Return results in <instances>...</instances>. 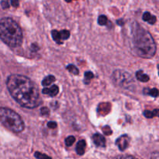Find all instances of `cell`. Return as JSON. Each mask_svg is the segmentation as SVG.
I'll list each match as a JSON object with an SVG mask.
<instances>
[{"label":"cell","instance_id":"cell-1","mask_svg":"<svg viewBox=\"0 0 159 159\" xmlns=\"http://www.w3.org/2000/svg\"><path fill=\"white\" fill-rule=\"evenodd\" d=\"M6 86L12 98L22 107L35 108L41 103L38 88L27 76L11 74L8 76Z\"/></svg>","mask_w":159,"mask_h":159},{"label":"cell","instance_id":"cell-2","mask_svg":"<svg viewBox=\"0 0 159 159\" xmlns=\"http://www.w3.org/2000/svg\"><path fill=\"white\" fill-rule=\"evenodd\" d=\"M130 48L136 55L144 59H151L156 53V44L152 34L138 22L132 23Z\"/></svg>","mask_w":159,"mask_h":159},{"label":"cell","instance_id":"cell-3","mask_svg":"<svg viewBox=\"0 0 159 159\" xmlns=\"http://www.w3.org/2000/svg\"><path fill=\"white\" fill-rule=\"evenodd\" d=\"M23 31L18 23L10 17L0 20V39L11 48L20 46L23 41Z\"/></svg>","mask_w":159,"mask_h":159},{"label":"cell","instance_id":"cell-4","mask_svg":"<svg viewBox=\"0 0 159 159\" xmlns=\"http://www.w3.org/2000/svg\"><path fill=\"white\" fill-rule=\"evenodd\" d=\"M0 122L5 127L16 133L21 132L25 128L20 115L8 108H0Z\"/></svg>","mask_w":159,"mask_h":159},{"label":"cell","instance_id":"cell-5","mask_svg":"<svg viewBox=\"0 0 159 159\" xmlns=\"http://www.w3.org/2000/svg\"><path fill=\"white\" fill-rule=\"evenodd\" d=\"M113 81L116 86L126 90H132L135 87V82L131 75L122 70H116L113 72Z\"/></svg>","mask_w":159,"mask_h":159},{"label":"cell","instance_id":"cell-6","mask_svg":"<svg viewBox=\"0 0 159 159\" xmlns=\"http://www.w3.org/2000/svg\"><path fill=\"white\" fill-rule=\"evenodd\" d=\"M130 137L127 135L120 136V137H118V138L116 139V144L121 151H124L128 147L129 143H130Z\"/></svg>","mask_w":159,"mask_h":159},{"label":"cell","instance_id":"cell-7","mask_svg":"<svg viewBox=\"0 0 159 159\" xmlns=\"http://www.w3.org/2000/svg\"><path fill=\"white\" fill-rule=\"evenodd\" d=\"M93 140L95 145L99 147H106V138L104 136L100 133H95L93 136Z\"/></svg>","mask_w":159,"mask_h":159},{"label":"cell","instance_id":"cell-8","mask_svg":"<svg viewBox=\"0 0 159 159\" xmlns=\"http://www.w3.org/2000/svg\"><path fill=\"white\" fill-rule=\"evenodd\" d=\"M59 88L57 85H53L51 87H46L42 90L43 94H48L51 97H54L58 94Z\"/></svg>","mask_w":159,"mask_h":159},{"label":"cell","instance_id":"cell-9","mask_svg":"<svg viewBox=\"0 0 159 159\" xmlns=\"http://www.w3.org/2000/svg\"><path fill=\"white\" fill-rule=\"evenodd\" d=\"M143 20L145 22H148L150 24H155L157 21V18L155 16H152L150 12H145L143 14Z\"/></svg>","mask_w":159,"mask_h":159},{"label":"cell","instance_id":"cell-10","mask_svg":"<svg viewBox=\"0 0 159 159\" xmlns=\"http://www.w3.org/2000/svg\"><path fill=\"white\" fill-rule=\"evenodd\" d=\"M85 146H86V143L84 140H81L78 142L76 145V152L79 155H83L85 153Z\"/></svg>","mask_w":159,"mask_h":159},{"label":"cell","instance_id":"cell-11","mask_svg":"<svg viewBox=\"0 0 159 159\" xmlns=\"http://www.w3.org/2000/svg\"><path fill=\"white\" fill-rule=\"evenodd\" d=\"M136 78L138 80L143 83L148 82V81H149V80H150V77H149L147 74H145L142 70H139V71L137 72Z\"/></svg>","mask_w":159,"mask_h":159},{"label":"cell","instance_id":"cell-12","mask_svg":"<svg viewBox=\"0 0 159 159\" xmlns=\"http://www.w3.org/2000/svg\"><path fill=\"white\" fill-rule=\"evenodd\" d=\"M54 80H55V77H54V76H52V75H49V76H46V77L42 80L41 84L43 87H48V86L51 85Z\"/></svg>","mask_w":159,"mask_h":159},{"label":"cell","instance_id":"cell-13","mask_svg":"<svg viewBox=\"0 0 159 159\" xmlns=\"http://www.w3.org/2000/svg\"><path fill=\"white\" fill-rule=\"evenodd\" d=\"M144 94L150 95V96L153 97V98H157L158 96V90L157 88H152V89H144Z\"/></svg>","mask_w":159,"mask_h":159},{"label":"cell","instance_id":"cell-14","mask_svg":"<svg viewBox=\"0 0 159 159\" xmlns=\"http://www.w3.org/2000/svg\"><path fill=\"white\" fill-rule=\"evenodd\" d=\"M158 109H155L154 111H149V110H145L144 112V115L146 118H153V117L158 116Z\"/></svg>","mask_w":159,"mask_h":159},{"label":"cell","instance_id":"cell-15","mask_svg":"<svg viewBox=\"0 0 159 159\" xmlns=\"http://www.w3.org/2000/svg\"><path fill=\"white\" fill-rule=\"evenodd\" d=\"M51 34H52V37L54 39V41L57 44H61V40L60 37V34L57 31L54 30V31H51Z\"/></svg>","mask_w":159,"mask_h":159},{"label":"cell","instance_id":"cell-16","mask_svg":"<svg viewBox=\"0 0 159 159\" xmlns=\"http://www.w3.org/2000/svg\"><path fill=\"white\" fill-rule=\"evenodd\" d=\"M93 77H94V74L92 72H86V73H85V76H84V83L85 84H89Z\"/></svg>","mask_w":159,"mask_h":159},{"label":"cell","instance_id":"cell-17","mask_svg":"<svg viewBox=\"0 0 159 159\" xmlns=\"http://www.w3.org/2000/svg\"><path fill=\"white\" fill-rule=\"evenodd\" d=\"M66 69L70 72V73H72V74H74V75H78L79 73V69H78L75 65H71V64L67 65Z\"/></svg>","mask_w":159,"mask_h":159},{"label":"cell","instance_id":"cell-18","mask_svg":"<svg viewBox=\"0 0 159 159\" xmlns=\"http://www.w3.org/2000/svg\"><path fill=\"white\" fill-rule=\"evenodd\" d=\"M59 34H60L61 40L62 41L67 40V39L69 38L70 37V32L68 31V30H63V31H60Z\"/></svg>","mask_w":159,"mask_h":159},{"label":"cell","instance_id":"cell-19","mask_svg":"<svg viewBox=\"0 0 159 159\" xmlns=\"http://www.w3.org/2000/svg\"><path fill=\"white\" fill-rule=\"evenodd\" d=\"M75 141V137L74 136H69L65 139V144L67 147H71Z\"/></svg>","mask_w":159,"mask_h":159},{"label":"cell","instance_id":"cell-20","mask_svg":"<svg viewBox=\"0 0 159 159\" xmlns=\"http://www.w3.org/2000/svg\"><path fill=\"white\" fill-rule=\"evenodd\" d=\"M108 20H107V17L106 16L101 15L99 16V18H98V23L101 26H103V25H107Z\"/></svg>","mask_w":159,"mask_h":159},{"label":"cell","instance_id":"cell-21","mask_svg":"<svg viewBox=\"0 0 159 159\" xmlns=\"http://www.w3.org/2000/svg\"><path fill=\"white\" fill-rule=\"evenodd\" d=\"M34 157L37 159H52L51 157L47 155V154H42V153L38 152V151L34 153Z\"/></svg>","mask_w":159,"mask_h":159},{"label":"cell","instance_id":"cell-22","mask_svg":"<svg viewBox=\"0 0 159 159\" xmlns=\"http://www.w3.org/2000/svg\"><path fill=\"white\" fill-rule=\"evenodd\" d=\"M49 113H50L49 109H48V108L43 107L41 108V109H40V114H41L42 115H43V116H44V115H49Z\"/></svg>","mask_w":159,"mask_h":159},{"label":"cell","instance_id":"cell-23","mask_svg":"<svg viewBox=\"0 0 159 159\" xmlns=\"http://www.w3.org/2000/svg\"><path fill=\"white\" fill-rule=\"evenodd\" d=\"M102 131H103V133L105 135H110V134L112 133V131L110 129V128L108 126H106L102 128Z\"/></svg>","mask_w":159,"mask_h":159},{"label":"cell","instance_id":"cell-24","mask_svg":"<svg viewBox=\"0 0 159 159\" xmlns=\"http://www.w3.org/2000/svg\"><path fill=\"white\" fill-rule=\"evenodd\" d=\"M116 159H138L137 157H134L132 155H121V156H118L116 157Z\"/></svg>","mask_w":159,"mask_h":159},{"label":"cell","instance_id":"cell-25","mask_svg":"<svg viewBox=\"0 0 159 159\" xmlns=\"http://www.w3.org/2000/svg\"><path fill=\"white\" fill-rule=\"evenodd\" d=\"M48 127L50 128V129H55L57 128V123L55 122H48Z\"/></svg>","mask_w":159,"mask_h":159},{"label":"cell","instance_id":"cell-26","mask_svg":"<svg viewBox=\"0 0 159 159\" xmlns=\"http://www.w3.org/2000/svg\"><path fill=\"white\" fill-rule=\"evenodd\" d=\"M1 6H2V9H8V8L9 7V2H8L6 0H4V1L1 2Z\"/></svg>","mask_w":159,"mask_h":159},{"label":"cell","instance_id":"cell-27","mask_svg":"<svg viewBox=\"0 0 159 159\" xmlns=\"http://www.w3.org/2000/svg\"><path fill=\"white\" fill-rule=\"evenodd\" d=\"M10 2H11V5H12L13 7H18L19 4H20L19 0H11Z\"/></svg>","mask_w":159,"mask_h":159},{"label":"cell","instance_id":"cell-28","mask_svg":"<svg viewBox=\"0 0 159 159\" xmlns=\"http://www.w3.org/2000/svg\"><path fill=\"white\" fill-rule=\"evenodd\" d=\"M151 159H159V154L158 151H155V152L152 153Z\"/></svg>","mask_w":159,"mask_h":159},{"label":"cell","instance_id":"cell-29","mask_svg":"<svg viewBox=\"0 0 159 159\" xmlns=\"http://www.w3.org/2000/svg\"><path fill=\"white\" fill-rule=\"evenodd\" d=\"M65 2H70L71 1V0H65Z\"/></svg>","mask_w":159,"mask_h":159}]
</instances>
